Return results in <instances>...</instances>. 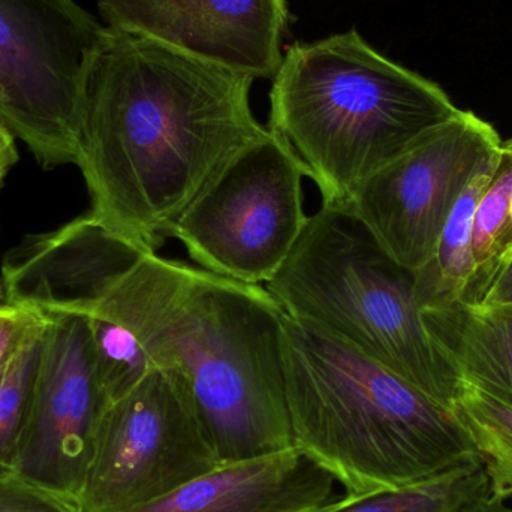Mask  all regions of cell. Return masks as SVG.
I'll return each instance as SVG.
<instances>
[{
	"instance_id": "6da1fadb",
	"label": "cell",
	"mask_w": 512,
	"mask_h": 512,
	"mask_svg": "<svg viewBox=\"0 0 512 512\" xmlns=\"http://www.w3.org/2000/svg\"><path fill=\"white\" fill-rule=\"evenodd\" d=\"M254 83L107 27L84 86L75 161L90 215L144 251L162 248L227 162L267 134L252 111Z\"/></svg>"
},
{
	"instance_id": "7a4b0ae2",
	"label": "cell",
	"mask_w": 512,
	"mask_h": 512,
	"mask_svg": "<svg viewBox=\"0 0 512 512\" xmlns=\"http://www.w3.org/2000/svg\"><path fill=\"white\" fill-rule=\"evenodd\" d=\"M81 316L125 325L150 366L182 382L219 463L294 447L283 373L286 313L264 286L152 252Z\"/></svg>"
},
{
	"instance_id": "3957f363",
	"label": "cell",
	"mask_w": 512,
	"mask_h": 512,
	"mask_svg": "<svg viewBox=\"0 0 512 512\" xmlns=\"http://www.w3.org/2000/svg\"><path fill=\"white\" fill-rule=\"evenodd\" d=\"M292 444L348 493L400 489L480 462L453 408L285 316Z\"/></svg>"
},
{
	"instance_id": "277c9868",
	"label": "cell",
	"mask_w": 512,
	"mask_h": 512,
	"mask_svg": "<svg viewBox=\"0 0 512 512\" xmlns=\"http://www.w3.org/2000/svg\"><path fill=\"white\" fill-rule=\"evenodd\" d=\"M271 81L268 129L324 204L351 203L361 183L460 110L441 86L379 53L355 27L295 42Z\"/></svg>"
},
{
	"instance_id": "5b68a950",
	"label": "cell",
	"mask_w": 512,
	"mask_h": 512,
	"mask_svg": "<svg viewBox=\"0 0 512 512\" xmlns=\"http://www.w3.org/2000/svg\"><path fill=\"white\" fill-rule=\"evenodd\" d=\"M265 288L289 318L396 373L453 408L466 384L433 342L414 274L348 204H324Z\"/></svg>"
},
{
	"instance_id": "8992f818",
	"label": "cell",
	"mask_w": 512,
	"mask_h": 512,
	"mask_svg": "<svg viewBox=\"0 0 512 512\" xmlns=\"http://www.w3.org/2000/svg\"><path fill=\"white\" fill-rule=\"evenodd\" d=\"M105 30L74 0H0V123L44 168L77 161L84 86Z\"/></svg>"
},
{
	"instance_id": "52a82bcc",
	"label": "cell",
	"mask_w": 512,
	"mask_h": 512,
	"mask_svg": "<svg viewBox=\"0 0 512 512\" xmlns=\"http://www.w3.org/2000/svg\"><path fill=\"white\" fill-rule=\"evenodd\" d=\"M303 177L294 153L268 129L219 171L179 219L171 239L204 270L251 285L268 283L309 218Z\"/></svg>"
},
{
	"instance_id": "ba28073f",
	"label": "cell",
	"mask_w": 512,
	"mask_h": 512,
	"mask_svg": "<svg viewBox=\"0 0 512 512\" xmlns=\"http://www.w3.org/2000/svg\"><path fill=\"white\" fill-rule=\"evenodd\" d=\"M219 463L182 382L152 367L99 421L78 504L125 512L179 489Z\"/></svg>"
},
{
	"instance_id": "9c48e42d",
	"label": "cell",
	"mask_w": 512,
	"mask_h": 512,
	"mask_svg": "<svg viewBox=\"0 0 512 512\" xmlns=\"http://www.w3.org/2000/svg\"><path fill=\"white\" fill-rule=\"evenodd\" d=\"M501 143L493 125L459 110L361 183L348 206L400 267L417 273L435 251L457 201L496 158Z\"/></svg>"
},
{
	"instance_id": "30bf717a",
	"label": "cell",
	"mask_w": 512,
	"mask_h": 512,
	"mask_svg": "<svg viewBox=\"0 0 512 512\" xmlns=\"http://www.w3.org/2000/svg\"><path fill=\"white\" fill-rule=\"evenodd\" d=\"M15 475L78 502L108 402L84 316H47Z\"/></svg>"
},
{
	"instance_id": "8fae6325",
	"label": "cell",
	"mask_w": 512,
	"mask_h": 512,
	"mask_svg": "<svg viewBox=\"0 0 512 512\" xmlns=\"http://www.w3.org/2000/svg\"><path fill=\"white\" fill-rule=\"evenodd\" d=\"M108 29L161 42L273 80L289 24L286 0H96Z\"/></svg>"
},
{
	"instance_id": "7c38bea8",
	"label": "cell",
	"mask_w": 512,
	"mask_h": 512,
	"mask_svg": "<svg viewBox=\"0 0 512 512\" xmlns=\"http://www.w3.org/2000/svg\"><path fill=\"white\" fill-rule=\"evenodd\" d=\"M146 254L87 213L6 256L3 294L44 316H81Z\"/></svg>"
},
{
	"instance_id": "4fadbf2b",
	"label": "cell",
	"mask_w": 512,
	"mask_h": 512,
	"mask_svg": "<svg viewBox=\"0 0 512 512\" xmlns=\"http://www.w3.org/2000/svg\"><path fill=\"white\" fill-rule=\"evenodd\" d=\"M334 480L297 448L221 463L168 495L125 512H316Z\"/></svg>"
},
{
	"instance_id": "5bb4252c",
	"label": "cell",
	"mask_w": 512,
	"mask_h": 512,
	"mask_svg": "<svg viewBox=\"0 0 512 512\" xmlns=\"http://www.w3.org/2000/svg\"><path fill=\"white\" fill-rule=\"evenodd\" d=\"M421 316L463 382L512 408V306L454 301Z\"/></svg>"
},
{
	"instance_id": "9a60e30c",
	"label": "cell",
	"mask_w": 512,
	"mask_h": 512,
	"mask_svg": "<svg viewBox=\"0 0 512 512\" xmlns=\"http://www.w3.org/2000/svg\"><path fill=\"white\" fill-rule=\"evenodd\" d=\"M495 162L496 158L471 180L454 206L429 261L414 273V292L421 309L444 306L462 298L474 267L472 236L475 212Z\"/></svg>"
},
{
	"instance_id": "2e32d148",
	"label": "cell",
	"mask_w": 512,
	"mask_h": 512,
	"mask_svg": "<svg viewBox=\"0 0 512 512\" xmlns=\"http://www.w3.org/2000/svg\"><path fill=\"white\" fill-rule=\"evenodd\" d=\"M490 495L483 463L400 489L348 493L316 512H460Z\"/></svg>"
},
{
	"instance_id": "e0dca14e",
	"label": "cell",
	"mask_w": 512,
	"mask_h": 512,
	"mask_svg": "<svg viewBox=\"0 0 512 512\" xmlns=\"http://www.w3.org/2000/svg\"><path fill=\"white\" fill-rule=\"evenodd\" d=\"M512 137L502 140L489 183L475 212L472 274L460 301L480 303L487 283L512 251Z\"/></svg>"
},
{
	"instance_id": "ac0fdd59",
	"label": "cell",
	"mask_w": 512,
	"mask_h": 512,
	"mask_svg": "<svg viewBox=\"0 0 512 512\" xmlns=\"http://www.w3.org/2000/svg\"><path fill=\"white\" fill-rule=\"evenodd\" d=\"M474 439L489 478L490 496L512 498V408L466 385L453 406Z\"/></svg>"
},
{
	"instance_id": "d6986e66",
	"label": "cell",
	"mask_w": 512,
	"mask_h": 512,
	"mask_svg": "<svg viewBox=\"0 0 512 512\" xmlns=\"http://www.w3.org/2000/svg\"><path fill=\"white\" fill-rule=\"evenodd\" d=\"M44 331L45 327L35 334L0 375V478L11 477L17 471L20 442L38 379Z\"/></svg>"
},
{
	"instance_id": "ffe728a7",
	"label": "cell",
	"mask_w": 512,
	"mask_h": 512,
	"mask_svg": "<svg viewBox=\"0 0 512 512\" xmlns=\"http://www.w3.org/2000/svg\"><path fill=\"white\" fill-rule=\"evenodd\" d=\"M96 372L108 405L132 390L150 372L149 358L135 334L107 316H89Z\"/></svg>"
},
{
	"instance_id": "44dd1931",
	"label": "cell",
	"mask_w": 512,
	"mask_h": 512,
	"mask_svg": "<svg viewBox=\"0 0 512 512\" xmlns=\"http://www.w3.org/2000/svg\"><path fill=\"white\" fill-rule=\"evenodd\" d=\"M0 512H84L80 504L18 475L0 478Z\"/></svg>"
},
{
	"instance_id": "7402d4cb",
	"label": "cell",
	"mask_w": 512,
	"mask_h": 512,
	"mask_svg": "<svg viewBox=\"0 0 512 512\" xmlns=\"http://www.w3.org/2000/svg\"><path fill=\"white\" fill-rule=\"evenodd\" d=\"M45 324L47 316L42 313L0 301V375Z\"/></svg>"
},
{
	"instance_id": "603a6c76",
	"label": "cell",
	"mask_w": 512,
	"mask_h": 512,
	"mask_svg": "<svg viewBox=\"0 0 512 512\" xmlns=\"http://www.w3.org/2000/svg\"><path fill=\"white\" fill-rule=\"evenodd\" d=\"M477 306H512V251L487 283Z\"/></svg>"
},
{
	"instance_id": "cb8c5ba5",
	"label": "cell",
	"mask_w": 512,
	"mask_h": 512,
	"mask_svg": "<svg viewBox=\"0 0 512 512\" xmlns=\"http://www.w3.org/2000/svg\"><path fill=\"white\" fill-rule=\"evenodd\" d=\"M18 161V152L15 149V137L0 123V185L8 171Z\"/></svg>"
},
{
	"instance_id": "d4e9b609",
	"label": "cell",
	"mask_w": 512,
	"mask_h": 512,
	"mask_svg": "<svg viewBox=\"0 0 512 512\" xmlns=\"http://www.w3.org/2000/svg\"><path fill=\"white\" fill-rule=\"evenodd\" d=\"M460 512H512V505L508 504V501H501L489 495Z\"/></svg>"
},
{
	"instance_id": "484cf974",
	"label": "cell",
	"mask_w": 512,
	"mask_h": 512,
	"mask_svg": "<svg viewBox=\"0 0 512 512\" xmlns=\"http://www.w3.org/2000/svg\"><path fill=\"white\" fill-rule=\"evenodd\" d=\"M5 300V294H3L2 282H0V301Z\"/></svg>"
}]
</instances>
